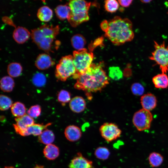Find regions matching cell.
Here are the masks:
<instances>
[{"mask_svg":"<svg viewBox=\"0 0 168 168\" xmlns=\"http://www.w3.org/2000/svg\"><path fill=\"white\" fill-rule=\"evenodd\" d=\"M154 50L149 59L154 62L159 67L162 73L168 72V45L165 41L161 43L154 41Z\"/></svg>","mask_w":168,"mask_h":168,"instance_id":"8992f818","label":"cell"},{"mask_svg":"<svg viewBox=\"0 0 168 168\" xmlns=\"http://www.w3.org/2000/svg\"><path fill=\"white\" fill-rule=\"evenodd\" d=\"M14 86V81L10 76H5L1 79L0 88L1 90L4 92H11L13 90Z\"/></svg>","mask_w":168,"mask_h":168,"instance_id":"603a6c76","label":"cell"},{"mask_svg":"<svg viewBox=\"0 0 168 168\" xmlns=\"http://www.w3.org/2000/svg\"><path fill=\"white\" fill-rule=\"evenodd\" d=\"M109 77L113 80L117 81L121 79L123 76L122 70L119 67L112 66L109 69Z\"/></svg>","mask_w":168,"mask_h":168,"instance_id":"f1b7e54d","label":"cell"},{"mask_svg":"<svg viewBox=\"0 0 168 168\" xmlns=\"http://www.w3.org/2000/svg\"><path fill=\"white\" fill-rule=\"evenodd\" d=\"M58 100L61 104L62 105L70 102L71 100L70 93L67 91L62 90L58 93L57 95Z\"/></svg>","mask_w":168,"mask_h":168,"instance_id":"4dcf8cb0","label":"cell"},{"mask_svg":"<svg viewBox=\"0 0 168 168\" xmlns=\"http://www.w3.org/2000/svg\"><path fill=\"white\" fill-rule=\"evenodd\" d=\"M131 89L133 94L137 96L142 95L144 91L143 86L138 82L133 83L131 86Z\"/></svg>","mask_w":168,"mask_h":168,"instance_id":"e575fe53","label":"cell"},{"mask_svg":"<svg viewBox=\"0 0 168 168\" xmlns=\"http://www.w3.org/2000/svg\"><path fill=\"white\" fill-rule=\"evenodd\" d=\"M166 3L167 5L168 6V2H167ZM167 13L168 14V12H167Z\"/></svg>","mask_w":168,"mask_h":168,"instance_id":"ab89813d","label":"cell"},{"mask_svg":"<svg viewBox=\"0 0 168 168\" xmlns=\"http://www.w3.org/2000/svg\"><path fill=\"white\" fill-rule=\"evenodd\" d=\"M72 57L73 63L76 71L72 77L77 79L81 75L84 73L92 64L94 56L92 52L84 48L73 51Z\"/></svg>","mask_w":168,"mask_h":168,"instance_id":"5b68a950","label":"cell"},{"mask_svg":"<svg viewBox=\"0 0 168 168\" xmlns=\"http://www.w3.org/2000/svg\"><path fill=\"white\" fill-rule=\"evenodd\" d=\"M71 42L72 47L77 50L85 48L86 41L84 37L81 35H73L71 39Z\"/></svg>","mask_w":168,"mask_h":168,"instance_id":"4316f807","label":"cell"},{"mask_svg":"<svg viewBox=\"0 0 168 168\" xmlns=\"http://www.w3.org/2000/svg\"><path fill=\"white\" fill-rule=\"evenodd\" d=\"M41 113V108L38 105L31 106L27 111V114L33 118H36L39 116Z\"/></svg>","mask_w":168,"mask_h":168,"instance_id":"836d02e7","label":"cell"},{"mask_svg":"<svg viewBox=\"0 0 168 168\" xmlns=\"http://www.w3.org/2000/svg\"><path fill=\"white\" fill-rule=\"evenodd\" d=\"M46 82L45 75L40 72L36 73L33 76L32 82L33 84L38 87H41L45 85Z\"/></svg>","mask_w":168,"mask_h":168,"instance_id":"f546056e","label":"cell"},{"mask_svg":"<svg viewBox=\"0 0 168 168\" xmlns=\"http://www.w3.org/2000/svg\"><path fill=\"white\" fill-rule=\"evenodd\" d=\"M15 120L16 124L13 125L16 133L18 134L35 124L33 118L27 114L20 117L16 118Z\"/></svg>","mask_w":168,"mask_h":168,"instance_id":"8fae6325","label":"cell"},{"mask_svg":"<svg viewBox=\"0 0 168 168\" xmlns=\"http://www.w3.org/2000/svg\"><path fill=\"white\" fill-rule=\"evenodd\" d=\"M43 152L45 157L48 160H53L57 158L59 154L58 147L53 144L46 145Z\"/></svg>","mask_w":168,"mask_h":168,"instance_id":"ac0fdd59","label":"cell"},{"mask_svg":"<svg viewBox=\"0 0 168 168\" xmlns=\"http://www.w3.org/2000/svg\"><path fill=\"white\" fill-rule=\"evenodd\" d=\"M140 102L142 109L150 111L156 107L157 100L155 95L148 93L142 95Z\"/></svg>","mask_w":168,"mask_h":168,"instance_id":"9a60e30c","label":"cell"},{"mask_svg":"<svg viewBox=\"0 0 168 168\" xmlns=\"http://www.w3.org/2000/svg\"><path fill=\"white\" fill-rule=\"evenodd\" d=\"M26 109L24 105L19 102L13 104L11 107L12 114L16 117H20L26 114Z\"/></svg>","mask_w":168,"mask_h":168,"instance_id":"d4e9b609","label":"cell"},{"mask_svg":"<svg viewBox=\"0 0 168 168\" xmlns=\"http://www.w3.org/2000/svg\"><path fill=\"white\" fill-rule=\"evenodd\" d=\"M55 139V136L51 130L46 129L38 136V141L42 143L47 145L52 144Z\"/></svg>","mask_w":168,"mask_h":168,"instance_id":"44dd1931","label":"cell"},{"mask_svg":"<svg viewBox=\"0 0 168 168\" xmlns=\"http://www.w3.org/2000/svg\"><path fill=\"white\" fill-rule=\"evenodd\" d=\"M55 11L57 17L61 20L68 19L71 12L70 8L67 5H58L55 8Z\"/></svg>","mask_w":168,"mask_h":168,"instance_id":"7402d4cb","label":"cell"},{"mask_svg":"<svg viewBox=\"0 0 168 168\" xmlns=\"http://www.w3.org/2000/svg\"><path fill=\"white\" fill-rule=\"evenodd\" d=\"M119 4L123 7H128L132 3V0H118Z\"/></svg>","mask_w":168,"mask_h":168,"instance_id":"d590c367","label":"cell"},{"mask_svg":"<svg viewBox=\"0 0 168 168\" xmlns=\"http://www.w3.org/2000/svg\"><path fill=\"white\" fill-rule=\"evenodd\" d=\"M152 81L156 88L165 89L168 87V77L166 73H161L154 76Z\"/></svg>","mask_w":168,"mask_h":168,"instance_id":"d6986e66","label":"cell"},{"mask_svg":"<svg viewBox=\"0 0 168 168\" xmlns=\"http://www.w3.org/2000/svg\"><path fill=\"white\" fill-rule=\"evenodd\" d=\"M99 131L101 137L107 142H110L119 138L122 131L115 124L105 123L100 127Z\"/></svg>","mask_w":168,"mask_h":168,"instance_id":"9c48e42d","label":"cell"},{"mask_svg":"<svg viewBox=\"0 0 168 168\" xmlns=\"http://www.w3.org/2000/svg\"><path fill=\"white\" fill-rule=\"evenodd\" d=\"M71 110L76 113L83 112L86 107V102L84 98L80 96H76L71 99L69 103Z\"/></svg>","mask_w":168,"mask_h":168,"instance_id":"e0dca14e","label":"cell"},{"mask_svg":"<svg viewBox=\"0 0 168 168\" xmlns=\"http://www.w3.org/2000/svg\"><path fill=\"white\" fill-rule=\"evenodd\" d=\"M64 133L66 139L71 142L78 141L82 135L81 129L78 127L73 125L67 127L65 129Z\"/></svg>","mask_w":168,"mask_h":168,"instance_id":"4fadbf2b","label":"cell"},{"mask_svg":"<svg viewBox=\"0 0 168 168\" xmlns=\"http://www.w3.org/2000/svg\"><path fill=\"white\" fill-rule=\"evenodd\" d=\"M68 168H94L93 162L78 152L70 163Z\"/></svg>","mask_w":168,"mask_h":168,"instance_id":"30bf717a","label":"cell"},{"mask_svg":"<svg viewBox=\"0 0 168 168\" xmlns=\"http://www.w3.org/2000/svg\"><path fill=\"white\" fill-rule=\"evenodd\" d=\"M3 168H16L12 166H6L4 167Z\"/></svg>","mask_w":168,"mask_h":168,"instance_id":"f35d334b","label":"cell"},{"mask_svg":"<svg viewBox=\"0 0 168 168\" xmlns=\"http://www.w3.org/2000/svg\"><path fill=\"white\" fill-rule=\"evenodd\" d=\"M148 160L151 167H156L161 165L163 161V157L160 153L153 152L149 154Z\"/></svg>","mask_w":168,"mask_h":168,"instance_id":"484cf974","label":"cell"},{"mask_svg":"<svg viewBox=\"0 0 168 168\" xmlns=\"http://www.w3.org/2000/svg\"><path fill=\"white\" fill-rule=\"evenodd\" d=\"M76 72L72 56L66 55L63 57L56 65L55 76L58 80L64 82L71 76H72Z\"/></svg>","mask_w":168,"mask_h":168,"instance_id":"52a82bcc","label":"cell"},{"mask_svg":"<svg viewBox=\"0 0 168 168\" xmlns=\"http://www.w3.org/2000/svg\"><path fill=\"white\" fill-rule=\"evenodd\" d=\"M53 15L52 10L47 6H43L40 7L37 12V16L41 21L48 22L52 19Z\"/></svg>","mask_w":168,"mask_h":168,"instance_id":"ffe728a7","label":"cell"},{"mask_svg":"<svg viewBox=\"0 0 168 168\" xmlns=\"http://www.w3.org/2000/svg\"><path fill=\"white\" fill-rule=\"evenodd\" d=\"M52 124L51 123H49L45 124H34L28 127L19 135L23 136H27L31 135L39 136L44 130L46 129L47 128Z\"/></svg>","mask_w":168,"mask_h":168,"instance_id":"7c38bea8","label":"cell"},{"mask_svg":"<svg viewBox=\"0 0 168 168\" xmlns=\"http://www.w3.org/2000/svg\"><path fill=\"white\" fill-rule=\"evenodd\" d=\"M22 70L21 64L16 62L9 63L7 68V72L9 76L12 77H16L19 76Z\"/></svg>","mask_w":168,"mask_h":168,"instance_id":"cb8c5ba5","label":"cell"},{"mask_svg":"<svg viewBox=\"0 0 168 168\" xmlns=\"http://www.w3.org/2000/svg\"><path fill=\"white\" fill-rule=\"evenodd\" d=\"M91 5L90 2L84 0L69 1L68 5L71 12L67 20L72 27H76L89 20L88 12Z\"/></svg>","mask_w":168,"mask_h":168,"instance_id":"277c9868","label":"cell"},{"mask_svg":"<svg viewBox=\"0 0 168 168\" xmlns=\"http://www.w3.org/2000/svg\"><path fill=\"white\" fill-rule=\"evenodd\" d=\"M119 3L115 0H107L105 2V7L108 12L111 13L115 12L119 8Z\"/></svg>","mask_w":168,"mask_h":168,"instance_id":"d6a6232c","label":"cell"},{"mask_svg":"<svg viewBox=\"0 0 168 168\" xmlns=\"http://www.w3.org/2000/svg\"><path fill=\"white\" fill-rule=\"evenodd\" d=\"M12 101L9 97L1 95L0 96V109L1 110L5 111L11 107L12 105Z\"/></svg>","mask_w":168,"mask_h":168,"instance_id":"1f68e13d","label":"cell"},{"mask_svg":"<svg viewBox=\"0 0 168 168\" xmlns=\"http://www.w3.org/2000/svg\"><path fill=\"white\" fill-rule=\"evenodd\" d=\"M33 168H44V167L43 166L37 165Z\"/></svg>","mask_w":168,"mask_h":168,"instance_id":"8d00e7d4","label":"cell"},{"mask_svg":"<svg viewBox=\"0 0 168 168\" xmlns=\"http://www.w3.org/2000/svg\"><path fill=\"white\" fill-rule=\"evenodd\" d=\"M152 119L153 116L150 111L142 109L134 114L132 121L137 129L141 131L150 128Z\"/></svg>","mask_w":168,"mask_h":168,"instance_id":"ba28073f","label":"cell"},{"mask_svg":"<svg viewBox=\"0 0 168 168\" xmlns=\"http://www.w3.org/2000/svg\"><path fill=\"white\" fill-rule=\"evenodd\" d=\"M152 1L151 0H141V1L143 3H148Z\"/></svg>","mask_w":168,"mask_h":168,"instance_id":"74e56055","label":"cell"},{"mask_svg":"<svg viewBox=\"0 0 168 168\" xmlns=\"http://www.w3.org/2000/svg\"><path fill=\"white\" fill-rule=\"evenodd\" d=\"M59 28L58 26L44 25L31 30L32 39L40 49L46 53L51 50L52 43L58 34Z\"/></svg>","mask_w":168,"mask_h":168,"instance_id":"3957f363","label":"cell"},{"mask_svg":"<svg viewBox=\"0 0 168 168\" xmlns=\"http://www.w3.org/2000/svg\"><path fill=\"white\" fill-rule=\"evenodd\" d=\"M51 57L48 54L43 53L40 54L37 57L35 65L39 69H46L54 64Z\"/></svg>","mask_w":168,"mask_h":168,"instance_id":"5bb4252c","label":"cell"},{"mask_svg":"<svg viewBox=\"0 0 168 168\" xmlns=\"http://www.w3.org/2000/svg\"><path fill=\"white\" fill-rule=\"evenodd\" d=\"M102 64L92 63L77 79L74 86L77 90L89 92L100 91L109 83V78L103 70Z\"/></svg>","mask_w":168,"mask_h":168,"instance_id":"6da1fadb","label":"cell"},{"mask_svg":"<svg viewBox=\"0 0 168 168\" xmlns=\"http://www.w3.org/2000/svg\"><path fill=\"white\" fill-rule=\"evenodd\" d=\"M104 32L105 36L117 45L132 41L134 36L131 21L128 18L118 16L108 21Z\"/></svg>","mask_w":168,"mask_h":168,"instance_id":"7a4b0ae2","label":"cell"},{"mask_svg":"<svg viewBox=\"0 0 168 168\" xmlns=\"http://www.w3.org/2000/svg\"><path fill=\"white\" fill-rule=\"evenodd\" d=\"M30 34L29 30L25 28L18 26L13 31L12 36L16 42L21 44L28 39Z\"/></svg>","mask_w":168,"mask_h":168,"instance_id":"2e32d148","label":"cell"},{"mask_svg":"<svg viewBox=\"0 0 168 168\" xmlns=\"http://www.w3.org/2000/svg\"><path fill=\"white\" fill-rule=\"evenodd\" d=\"M110 154L109 150L105 147H99L95 151L94 155L98 159L105 160L108 159Z\"/></svg>","mask_w":168,"mask_h":168,"instance_id":"83f0119b","label":"cell"}]
</instances>
